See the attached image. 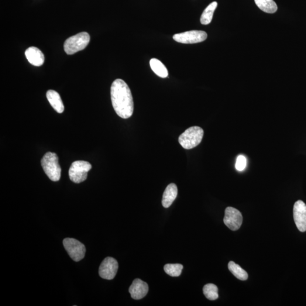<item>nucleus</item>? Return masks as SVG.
I'll return each mask as SVG.
<instances>
[{
	"label": "nucleus",
	"instance_id": "obj_1",
	"mask_svg": "<svg viewBox=\"0 0 306 306\" xmlns=\"http://www.w3.org/2000/svg\"><path fill=\"white\" fill-rule=\"evenodd\" d=\"M112 104L115 111L120 118L128 119L133 115L134 103L128 85L121 79L113 82L111 87Z\"/></svg>",
	"mask_w": 306,
	"mask_h": 306
},
{
	"label": "nucleus",
	"instance_id": "obj_2",
	"mask_svg": "<svg viewBox=\"0 0 306 306\" xmlns=\"http://www.w3.org/2000/svg\"><path fill=\"white\" fill-rule=\"evenodd\" d=\"M204 136V130L201 127H190L179 137V143L185 149H191L201 142Z\"/></svg>",
	"mask_w": 306,
	"mask_h": 306
},
{
	"label": "nucleus",
	"instance_id": "obj_3",
	"mask_svg": "<svg viewBox=\"0 0 306 306\" xmlns=\"http://www.w3.org/2000/svg\"><path fill=\"white\" fill-rule=\"evenodd\" d=\"M44 172L52 181H57L61 178V168L56 153L48 152L41 160Z\"/></svg>",
	"mask_w": 306,
	"mask_h": 306
},
{
	"label": "nucleus",
	"instance_id": "obj_4",
	"mask_svg": "<svg viewBox=\"0 0 306 306\" xmlns=\"http://www.w3.org/2000/svg\"><path fill=\"white\" fill-rule=\"evenodd\" d=\"M90 37L88 33L82 32L69 37L65 41L64 49L68 54H73L83 50L90 42Z\"/></svg>",
	"mask_w": 306,
	"mask_h": 306
},
{
	"label": "nucleus",
	"instance_id": "obj_5",
	"mask_svg": "<svg viewBox=\"0 0 306 306\" xmlns=\"http://www.w3.org/2000/svg\"><path fill=\"white\" fill-rule=\"evenodd\" d=\"M91 164L87 161H77L72 164L69 175L70 180L75 183H80L87 180L88 173L91 169Z\"/></svg>",
	"mask_w": 306,
	"mask_h": 306
},
{
	"label": "nucleus",
	"instance_id": "obj_6",
	"mask_svg": "<svg viewBox=\"0 0 306 306\" xmlns=\"http://www.w3.org/2000/svg\"><path fill=\"white\" fill-rule=\"evenodd\" d=\"M63 245L69 255L74 261L77 262L84 259L86 252L84 244L76 239L68 238L64 239Z\"/></svg>",
	"mask_w": 306,
	"mask_h": 306
},
{
	"label": "nucleus",
	"instance_id": "obj_7",
	"mask_svg": "<svg viewBox=\"0 0 306 306\" xmlns=\"http://www.w3.org/2000/svg\"><path fill=\"white\" fill-rule=\"evenodd\" d=\"M207 37V34L203 31L192 30L175 34L173 39L178 43L195 44L204 42Z\"/></svg>",
	"mask_w": 306,
	"mask_h": 306
},
{
	"label": "nucleus",
	"instance_id": "obj_8",
	"mask_svg": "<svg viewBox=\"0 0 306 306\" xmlns=\"http://www.w3.org/2000/svg\"><path fill=\"white\" fill-rule=\"evenodd\" d=\"M118 261L112 257H106L99 269V276L103 279L111 280L115 277L118 270Z\"/></svg>",
	"mask_w": 306,
	"mask_h": 306
},
{
	"label": "nucleus",
	"instance_id": "obj_9",
	"mask_svg": "<svg viewBox=\"0 0 306 306\" xmlns=\"http://www.w3.org/2000/svg\"><path fill=\"white\" fill-rule=\"evenodd\" d=\"M223 222L230 230L236 231L242 224L243 216L241 213L234 208H227L225 209Z\"/></svg>",
	"mask_w": 306,
	"mask_h": 306
},
{
	"label": "nucleus",
	"instance_id": "obj_10",
	"mask_svg": "<svg viewBox=\"0 0 306 306\" xmlns=\"http://www.w3.org/2000/svg\"><path fill=\"white\" fill-rule=\"evenodd\" d=\"M294 222L301 232H306V205L304 201L298 200L294 205Z\"/></svg>",
	"mask_w": 306,
	"mask_h": 306
},
{
	"label": "nucleus",
	"instance_id": "obj_11",
	"mask_svg": "<svg viewBox=\"0 0 306 306\" xmlns=\"http://www.w3.org/2000/svg\"><path fill=\"white\" fill-rule=\"evenodd\" d=\"M148 291V285L139 278L133 281L129 288V292L132 298L136 300H141L145 297Z\"/></svg>",
	"mask_w": 306,
	"mask_h": 306
},
{
	"label": "nucleus",
	"instance_id": "obj_12",
	"mask_svg": "<svg viewBox=\"0 0 306 306\" xmlns=\"http://www.w3.org/2000/svg\"><path fill=\"white\" fill-rule=\"evenodd\" d=\"M25 56L29 63L36 67H40L44 63V56L42 52L37 48L31 47L25 51Z\"/></svg>",
	"mask_w": 306,
	"mask_h": 306
},
{
	"label": "nucleus",
	"instance_id": "obj_13",
	"mask_svg": "<svg viewBox=\"0 0 306 306\" xmlns=\"http://www.w3.org/2000/svg\"><path fill=\"white\" fill-rule=\"evenodd\" d=\"M178 195V188L177 185L171 183L168 185L165 190L162 203L164 208H168L173 203Z\"/></svg>",
	"mask_w": 306,
	"mask_h": 306
},
{
	"label": "nucleus",
	"instance_id": "obj_14",
	"mask_svg": "<svg viewBox=\"0 0 306 306\" xmlns=\"http://www.w3.org/2000/svg\"><path fill=\"white\" fill-rule=\"evenodd\" d=\"M47 98L50 105L57 112L61 113L64 111V106L59 94L53 90L47 92Z\"/></svg>",
	"mask_w": 306,
	"mask_h": 306
},
{
	"label": "nucleus",
	"instance_id": "obj_15",
	"mask_svg": "<svg viewBox=\"0 0 306 306\" xmlns=\"http://www.w3.org/2000/svg\"><path fill=\"white\" fill-rule=\"evenodd\" d=\"M150 65L151 69L158 76L163 78L168 77V73L166 67L159 60L152 58L150 61Z\"/></svg>",
	"mask_w": 306,
	"mask_h": 306
},
{
	"label": "nucleus",
	"instance_id": "obj_16",
	"mask_svg": "<svg viewBox=\"0 0 306 306\" xmlns=\"http://www.w3.org/2000/svg\"><path fill=\"white\" fill-rule=\"evenodd\" d=\"M255 3L260 10L267 13L277 12V5L273 0H255Z\"/></svg>",
	"mask_w": 306,
	"mask_h": 306
},
{
	"label": "nucleus",
	"instance_id": "obj_17",
	"mask_svg": "<svg viewBox=\"0 0 306 306\" xmlns=\"http://www.w3.org/2000/svg\"><path fill=\"white\" fill-rule=\"evenodd\" d=\"M217 5V2L215 1L206 7L201 16L200 22L202 25H207L212 22L213 14H214Z\"/></svg>",
	"mask_w": 306,
	"mask_h": 306
},
{
	"label": "nucleus",
	"instance_id": "obj_18",
	"mask_svg": "<svg viewBox=\"0 0 306 306\" xmlns=\"http://www.w3.org/2000/svg\"><path fill=\"white\" fill-rule=\"evenodd\" d=\"M229 270L238 279L242 281H246L248 278V274L246 271L243 270L239 265L236 264L234 261H230L228 264Z\"/></svg>",
	"mask_w": 306,
	"mask_h": 306
},
{
	"label": "nucleus",
	"instance_id": "obj_19",
	"mask_svg": "<svg viewBox=\"0 0 306 306\" xmlns=\"http://www.w3.org/2000/svg\"><path fill=\"white\" fill-rule=\"evenodd\" d=\"M218 288L213 284H208L203 288V293L209 300L215 301L218 298Z\"/></svg>",
	"mask_w": 306,
	"mask_h": 306
},
{
	"label": "nucleus",
	"instance_id": "obj_20",
	"mask_svg": "<svg viewBox=\"0 0 306 306\" xmlns=\"http://www.w3.org/2000/svg\"><path fill=\"white\" fill-rule=\"evenodd\" d=\"M183 269V265L180 264H167L164 267L165 272L171 277L180 276Z\"/></svg>",
	"mask_w": 306,
	"mask_h": 306
},
{
	"label": "nucleus",
	"instance_id": "obj_21",
	"mask_svg": "<svg viewBox=\"0 0 306 306\" xmlns=\"http://www.w3.org/2000/svg\"><path fill=\"white\" fill-rule=\"evenodd\" d=\"M247 165V160L245 156L240 155L237 158L235 168L239 171H242L245 169Z\"/></svg>",
	"mask_w": 306,
	"mask_h": 306
}]
</instances>
